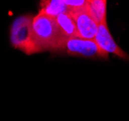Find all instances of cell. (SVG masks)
I'll use <instances>...</instances> for the list:
<instances>
[{"mask_svg": "<svg viewBox=\"0 0 129 121\" xmlns=\"http://www.w3.org/2000/svg\"><path fill=\"white\" fill-rule=\"evenodd\" d=\"M33 38L39 51H58L64 38L59 31L55 18L39 12L32 19Z\"/></svg>", "mask_w": 129, "mask_h": 121, "instance_id": "cell-1", "label": "cell"}, {"mask_svg": "<svg viewBox=\"0 0 129 121\" xmlns=\"http://www.w3.org/2000/svg\"><path fill=\"white\" fill-rule=\"evenodd\" d=\"M32 19L31 15L20 16L14 20L10 30L11 44L15 49L32 54L40 52L36 45L32 33Z\"/></svg>", "mask_w": 129, "mask_h": 121, "instance_id": "cell-2", "label": "cell"}, {"mask_svg": "<svg viewBox=\"0 0 129 121\" xmlns=\"http://www.w3.org/2000/svg\"><path fill=\"white\" fill-rule=\"evenodd\" d=\"M58 51L78 57L107 59L109 56L108 53L100 49L94 39H84L78 36L64 39Z\"/></svg>", "mask_w": 129, "mask_h": 121, "instance_id": "cell-3", "label": "cell"}, {"mask_svg": "<svg viewBox=\"0 0 129 121\" xmlns=\"http://www.w3.org/2000/svg\"><path fill=\"white\" fill-rule=\"evenodd\" d=\"M94 41L96 42V44L103 51H105L108 54H115L117 57L123 58V59H128V54L116 45L115 40L113 39L111 35L109 28L107 25V22L104 23H99L98 24V29L94 37Z\"/></svg>", "mask_w": 129, "mask_h": 121, "instance_id": "cell-4", "label": "cell"}, {"mask_svg": "<svg viewBox=\"0 0 129 121\" xmlns=\"http://www.w3.org/2000/svg\"><path fill=\"white\" fill-rule=\"evenodd\" d=\"M70 13L75 20L78 37L84 39H94L98 29V23L91 18L86 9L84 8L80 11Z\"/></svg>", "mask_w": 129, "mask_h": 121, "instance_id": "cell-5", "label": "cell"}, {"mask_svg": "<svg viewBox=\"0 0 129 121\" xmlns=\"http://www.w3.org/2000/svg\"><path fill=\"white\" fill-rule=\"evenodd\" d=\"M54 18H55V21L57 23L58 28H59V31L63 38L67 39L78 36L75 20H74L72 14L69 11L58 14Z\"/></svg>", "mask_w": 129, "mask_h": 121, "instance_id": "cell-6", "label": "cell"}, {"mask_svg": "<svg viewBox=\"0 0 129 121\" xmlns=\"http://www.w3.org/2000/svg\"><path fill=\"white\" fill-rule=\"evenodd\" d=\"M85 9L98 24L107 22V0H88Z\"/></svg>", "mask_w": 129, "mask_h": 121, "instance_id": "cell-7", "label": "cell"}, {"mask_svg": "<svg viewBox=\"0 0 129 121\" xmlns=\"http://www.w3.org/2000/svg\"><path fill=\"white\" fill-rule=\"evenodd\" d=\"M41 12L48 14L52 17H56L58 14L68 11L65 6L64 0H44L42 2Z\"/></svg>", "mask_w": 129, "mask_h": 121, "instance_id": "cell-8", "label": "cell"}, {"mask_svg": "<svg viewBox=\"0 0 129 121\" xmlns=\"http://www.w3.org/2000/svg\"><path fill=\"white\" fill-rule=\"evenodd\" d=\"M88 0H64L65 6L69 12H76L85 8Z\"/></svg>", "mask_w": 129, "mask_h": 121, "instance_id": "cell-9", "label": "cell"}]
</instances>
